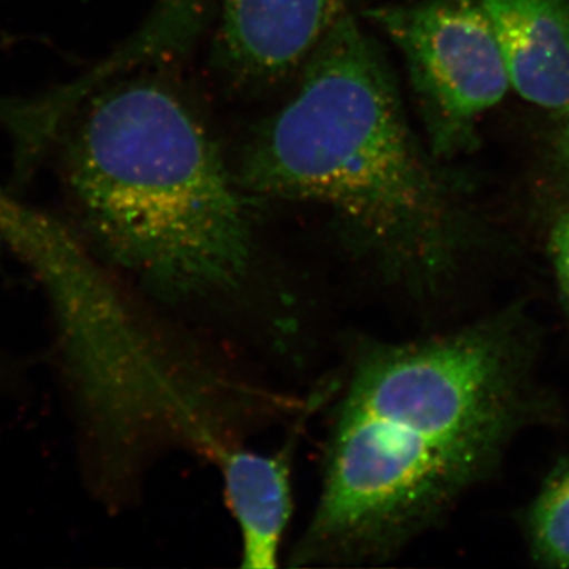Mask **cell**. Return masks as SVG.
Wrapping results in <instances>:
<instances>
[{"instance_id": "cell-5", "label": "cell", "mask_w": 569, "mask_h": 569, "mask_svg": "<svg viewBox=\"0 0 569 569\" xmlns=\"http://www.w3.org/2000/svg\"><path fill=\"white\" fill-rule=\"evenodd\" d=\"M220 47L228 69L272 81L306 63L346 13L343 0H219Z\"/></svg>"}, {"instance_id": "cell-8", "label": "cell", "mask_w": 569, "mask_h": 569, "mask_svg": "<svg viewBox=\"0 0 569 569\" xmlns=\"http://www.w3.org/2000/svg\"><path fill=\"white\" fill-rule=\"evenodd\" d=\"M531 541L539 559L569 568V459L546 481L531 511Z\"/></svg>"}, {"instance_id": "cell-9", "label": "cell", "mask_w": 569, "mask_h": 569, "mask_svg": "<svg viewBox=\"0 0 569 569\" xmlns=\"http://www.w3.org/2000/svg\"><path fill=\"white\" fill-rule=\"evenodd\" d=\"M550 252L556 261L557 274L569 305V212L557 220L550 234Z\"/></svg>"}, {"instance_id": "cell-6", "label": "cell", "mask_w": 569, "mask_h": 569, "mask_svg": "<svg viewBox=\"0 0 569 569\" xmlns=\"http://www.w3.org/2000/svg\"><path fill=\"white\" fill-rule=\"evenodd\" d=\"M507 66L527 102L569 114V0H481Z\"/></svg>"}, {"instance_id": "cell-7", "label": "cell", "mask_w": 569, "mask_h": 569, "mask_svg": "<svg viewBox=\"0 0 569 569\" xmlns=\"http://www.w3.org/2000/svg\"><path fill=\"white\" fill-rule=\"evenodd\" d=\"M224 500L238 527L241 568L279 567L293 516V452L274 455L227 443L212 458Z\"/></svg>"}, {"instance_id": "cell-2", "label": "cell", "mask_w": 569, "mask_h": 569, "mask_svg": "<svg viewBox=\"0 0 569 569\" xmlns=\"http://www.w3.org/2000/svg\"><path fill=\"white\" fill-rule=\"evenodd\" d=\"M56 171L81 233L164 299L236 291L253 266L247 194L178 92L108 82L62 116Z\"/></svg>"}, {"instance_id": "cell-3", "label": "cell", "mask_w": 569, "mask_h": 569, "mask_svg": "<svg viewBox=\"0 0 569 569\" xmlns=\"http://www.w3.org/2000/svg\"><path fill=\"white\" fill-rule=\"evenodd\" d=\"M247 194L318 204L389 279L425 283L448 254L449 208L387 63L351 14L306 61L290 103L246 146Z\"/></svg>"}, {"instance_id": "cell-4", "label": "cell", "mask_w": 569, "mask_h": 569, "mask_svg": "<svg viewBox=\"0 0 569 569\" xmlns=\"http://www.w3.org/2000/svg\"><path fill=\"white\" fill-rule=\"evenodd\" d=\"M367 17L402 52L433 152H458L473 140L479 116L511 89L481 0H422Z\"/></svg>"}, {"instance_id": "cell-1", "label": "cell", "mask_w": 569, "mask_h": 569, "mask_svg": "<svg viewBox=\"0 0 569 569\" xmlns=\"http://www.w3.org/2000/svg\"><path fill=\"white\" fill-rule=\"evenodd\" d=\"M518 380L507 336L486 326L367 347L337 406L290 563H380L406 549L497 455Z\"/></svg>"}, {"instance_id": "cell-10", "label": "cell", "mask_w": 569, "mask_h": 569, "mask_svg": "<svg viewBox=\"0 0 569 569\" xmlns=\"http://www.w3.org/2000/svg\"><path fill=\"white\" fill-rule=\"evenodd\" d=\"M563 126H561L559 137H557V151L565 174L569 179V114L565 116Z\"/></svg>"}]
</instances>
